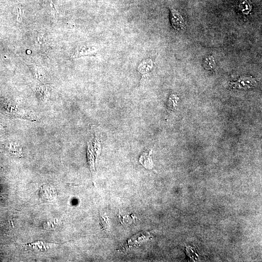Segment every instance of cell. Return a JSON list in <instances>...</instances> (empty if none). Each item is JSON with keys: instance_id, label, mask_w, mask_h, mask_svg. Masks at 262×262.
<instances>
[{"instance_id": "obj_1", "label": "cell", "mask_w": 262, "mask_h": 262, "mask_svg": "<svg viewBox=\"0 0 262 262\" xmlns=\"http://www.w3.org/2000/svg\"><path fill=\"white\" fill-rule=\"evenodd\" d=\"M170 20L173 27L177 31H181L185 28L183 18L179 12L175 9L170 10Z\"/></svg>"}, {"instance_id": "obj_2", "label": "cell", "mask_w": 262, "mask_h": 262, "mask_svg": "<svg viewBox=\"0 0 262 262\" xmlns=\"http://www.w3.org/2000/svg\"><path fill=\"white\" fill-rule=\"evenodd\" d=\"M239 9L244 14H248L252 10V3L250 0H240Z\"/></svg>"}, {"instance_id": "obj_3", "label": "cell", "mask_w": 262, "mask_h": 262, "mask_svg": "<svg viewBox=\"0 0 262 262\" xmlns=\"http://www.w3.org/2000/svg\"><path fill=\"white\" fill-rule=\"evenodd\" d=\"M100 223L102 229L105 231H107L110 227L109 218L105 214H99Z\"/></svg>"}, {"instance_id": "obj_4", "label": "cell", "mask_w": 262, "mask_h": 262, "mask_svg": "<svg viewBox=\"0 0 262 262\" xmlns=\"http://www.w3.org/2000/svg\"><path fill=\"white\" fill-rule=\"evenodd\" d=\"M9 150H11L13 152H20L21 150V146L17 143H9L7 146Z\"/></svg>"}, {"instance_id": "obj_5", "label": "cell", "mask_w": 262, "mask_h": 262, "mask_svg": "<svg viewBox=\"0 0 262 262\" xmlns=\"http://www.w3.org/2000/svg\"><path fill=\"white\" fill-rule=\"evenodd\" d=\"M215 65L214 58L210 56L206 59L204 62V66L205 68L211 69L214 67Z\"/></svg>"}]
</instances>
